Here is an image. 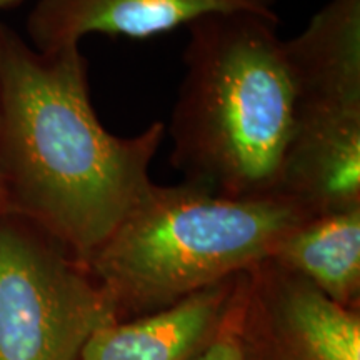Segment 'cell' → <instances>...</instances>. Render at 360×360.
I'll return each mask as SVG.
<instances>
[{"instance_id":"8","label":"cell","mask_w":360,"mask_h":360,"mask_svg":"<svg viewBox=\"0 0 360 360\" xmlns=\"http://www.w3.org/2000/svg\"><path fill=\"white\" fill-rule=\"evenodd\" d=\"M238 277L240 274L135 321L97 328L79 360H193L222 326Z\"/></svg>"},{"instance_id":"10","label":"cell","mask_w":360,"mask_h":360,"mask_svg":"<svg viewBox=\"0 0 360 360\" xmlns=\"http://www.w3.org/2000/svg\"><path fill=\"white\" fill-rule=\"evenodd\" d=\"M233 297H236V294H233ZM193 360H242L240 345H238L237 337L236 312H233V299L227 314H225V319L219 332L209 342V345Z\"/></svg>"},{"instance_id":"7","label":"cell","mask_w":360,"mask_h":360,"mask_svg":"<svg viewBox=\"0 0 360 360\" xmlns=\"http://www.w3.org/2000/svg\"><path fill=\"white\" fill-rule=\"evenodd\" d=\"M278 0H39L27 19L30 45L77 47L87 35L148 39L212 13L250 12L278 19Z\"/></svg>"},{"instance_id":"9","label":"cell","mask_w":360,"mask_h":360,"mask_svg":"<svg viewBox=\"0 0 360 360\" xmlns=\"http://www.w3.org/2000/svg\"><path fill=\"white\" fill-rule=\"evenodd\" d=\"M270 259L299 274L332 302L357 309L360 205L304 220L283 237Z\"/></svg>"},{"instance_id":"2","label":"cell","mask_w":360,"mask_h":360,"mask_svg":"<svg viewBox=\"0 0 360 360\" xmlns=\"http://www.w3.org/2000/svg\"><path fill=\"white\" fill-rule=\"evenodd\" d=\"M278 19L212 13L187 25L186 67L165 125L184 182L231 199L281 197L295 94Z\"/></svg>"},{"instance_id":"6","label":"cell","mask_w":360,"mask_h":360,"mask_svg":"<svg viewBox=\"0 0 360 360\" xmlns=\"http://www.w3.org/2000/svg\"><path fill=\"white\" fill-rule=\"evenodd\" d=\"M283 45L295 94L294 134L360 130V0H328Z\"/></svg>"},{"instance_id":"11","label":"cell","mask_w":360,"mask_h":360,"mask_svg":"<svg viewBox=\"0 0 360 360\" xmlns=\"http://www.w3.org/2000/svg\"><path fill=\"white\" fill-rule=\"evenodd\" d=\"M17 2H22V0H0V8H7Z\"/></svg>"},{"instance_id":"3","label":"cell","mask_w":360,"mask_h":360,"mask_svg":"<svg viewBox=\"0 0 360 360\" xmlns=\"http://www.w3.org/2000/svg\"><path fill=\"white\" fill-rule=\"evenodd\" d=\"M309 215L283 197L231 199L154 184L85 264L115 310L147 315L254 269Z\"/></svg>"},{"instance_id":"1","label":"cell","mask_w":360,"mask_h":360,"mask_svg":"<svg viewBox=\"0 0 360 360\" xmlns=\"http://www.w3.org/2000/svg\"><path fill=\"white\" fill-rule=\"evenodd\" d=\"M165 124L120 137L94 110L77 47L42 52L0 24L2 214L29 220L85 265L154 186Z\"/></svg>"},{"instance_id":"4","label":"cell","mask_w":360,"mask_h":360,"mask_svg":"<svg viewBox=\"0 0 360 360\" xmlns=\"http://www.w3.org/2000/svg\"><path fill=\"white\" fill-rule=\"evenodd\" d=\"M115 321L85 265L37 225L0 214V360H79Z\"/></svg>"},{"instance_id":"5","label":"cell","mask_w":360,"mask_h":360,"mask_svg":"<svg viewBox=\"0 0 360 360\" xmlns=\"http://www.w3.org/2000/svg\"><path fill=\"white\" fill-rule=\"evenodd\" d=\"M233 312L242 360H360V315L272 259L240 274Z\"/></svg>"},{"instance_id":"12","label":"cell","mask_w":360,"mask_h":360,"mask_svg":"<svg viewBox=\"0 0 360 360\" xmlns=\"http://www.w3.org/2000/svg\"><path fill=\"white\" fill-rule=\"evenodd\" d=\"M0 214H2V199H0Z\"/></svg>"}]
</instances>
